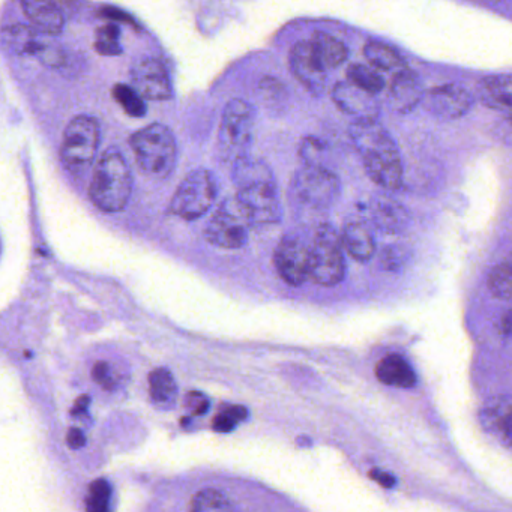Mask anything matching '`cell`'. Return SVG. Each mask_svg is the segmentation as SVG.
Wrapping results in <instances>:
<instances>
[{
  "instance_id": "obj_1",
  "label": "cell",
  "mask_w": 512,
  "mask_h": 512,
  "mask_svg": "<svg viewBox=\"0 0 512 512\" xmlns=\"http://www.w3.org/2000/svg\"><path fill=\"white\" fill-rule=\"evenodd\" d=\"M349 137L356 152L361 155L368 178L388 191L403 185V163L397 143L385 127L377 121L353 122Z\"/></svg>"
},
{
  "instance_id": "obj_2",
  "label": "cell",
  "mask_w": 512,
  "mask_h": 512,
  "mask_svg": "<svg viewBox=\"0 0 512 512\" xmlns=\"http://www.w3.org/2000/svg\"><path fill=\"white\" fill-rule=\"evenodd\" d=\"M133 193V175L127 160L119 152L107 151L98 161L89 196L103 212L122 211Z\"/></svg>"
},
{
  "instance_id": "obj_3",
  "label": "cell",
  "mask_w": 512,
  "mask_h": 512,
  "mask_svg": "<svg viewBox=\"0 0 512 512\" xmlns=\"http://www.w3.org/2000/svg\"><path fill=\"white\" fill-rule=\"evenodd\" d=\"M137 166L151 178L164 179L173 172L178 158L175 136L166 125L152 124L130 139Z\"/></svg>"
},
{
  "instance_id": "obj_4",
  "label": "cell",
  "mask_w": 512,
  "mask_h": 512,
  "mask_svg": "<svg viewBox=\"0 0 512 512\" xmlns=\"http://www.w3.org/2000/svg\"><path fill=\"white\" fill-rule=\"evenodd\" d=\"M346 275L344 248L341 235L331 224H322L314 235L310 247L308 280L319 286H337Z\"/></svg>"
},
{
  "instance_id": "obj_5",
  "label": "cell",
  "mask_w": 512,
  "mask_h": 512,
  "mask_svg": "<svg viewBox=\"0 0 512 512\" xmlns=\"http://www.w3.org/2000/svg\"><path fill=\"white\" fill-rule=\"evenodd\" d=\"M254 125L256 113L251 104L242 100L227 104L218 133V149L224 161L235 163L239 158L247 157L253 143Z\"/></svg>"
},
{
  "instance_id": "obj_6",
  "label": "cell",
  "mask_w": 512,
  "mask_h": 512,
  "mask_svg": "<svg viewBox=\"0 0 512 512\" xmlns=\"http://www.w3.org/2000/svg\"><path fill=\"white\" fill-rule=\"evenodd\" d=\"M341 193L340 179L323 166L305 164L295 173L292 196L304 208L323 211L335 205Z\"/></svg>"
},
{
  "instance_id": "obj_7",
  "label": "cell",
  "mask_w": 512,
  "mask_h": 512,
  "mask_svg": "<svg viewBox=\"0 0 512 512\" xmlns=\"http://www.w3.org/2000/svg\"><path fill=\"white\" fill-rule=\"evenodd\" d=\"M250 218L235 197L224 200L209 220L205 238L209 244L226 250H239L248 242Z\"/></svg>"
},
{
  "instance_id": "obj_8",
  "label": "cell",
  "mask_w": 512,
  "mask_h": 512,
  "mask_svg": "<svg viewBox=\"0 0 512 512\" xmlns=\"http://www.w3.org/2000/svg\"><path fill=\"white\" fill-rule=\"evenodd\" d=\"M217 184L214 176L205 169L191 172L182 181L170 202V212L187 221L199 220L214 205Z\"/></svg>"
},
{
  "instance_id": "obj_9",
  "label": "cell",
  "mask_w": 512,
  "mask_h": 512,
  "mask_svg": "<svg viewBox=\"0 0 512 512\" xmlns=\"http://www.w3.org/2000/svg\"><path fill=\"white\" fill-rule=\"evenodd\" d=\"M100 145V127L94 118L77 116L68 124L61 155L65 166L73 172L88 169Z\"/></svg>"
},
{
  "instance_id": "obj_10",
  "label": "cell",
  "mask_w": 512,
  "mask_h": 512,
  "mask_svg": "<svg viewBox=\"0 0 512 512\" xmlns=\"http://www.w3.org/2000/svg\"><path fill=\"white\" fill-rule=\"evenodd\" d=\"M236 199L247 212L251 226H268L280 221L281 202L275 179L239 187Z\"/></svg>"
},
{
  "instance_id": "obj_11",
  "label": "cell",
  "mask_w": 512,
  "mask_h": 512,
  "mask_svg": "<svg viewBox=\"0 0 512 512\" xmlns=\"http://www.w3.org/2000/svg\"><path fill=\"white\" fill-rule=\"evenodd\" d=\"M275 266L287 284L302 286L308 280L310 247L298 236H286L275 250Z\"/></svg>"
},
{
  "instance_id": "obj_12",
  "label": "cell",
  "mask_w": 512,
  "mask_h": 512,
  "mask_svg": "<svg viewBox=\"0 0 512 512\" xmlns=\"http://www.w3.org/2000/svg\"><path fill=\"white\" fill-rule=\"evenodd\" d=\"M422 103H425L428 112L437 119L455 121L470 112L475 104V97L463 86L443 85L425 94Z\"/></svg>"
},
{
  "instance_id": "obj_13",
  "label": "cell",
  "mask_w": 512,
  "mask_h": 512,
  "mask_svg": "<svg viewBox=\"0 0 512 512\" xmlns=\"http://www.w3.org/2000/svg\"><path fill=\"white\" fill-rule=\"evenodd\" d=\"M133 89L142 98L164 101L172 97V83L166 67L157 59L145 58L131 68Z\"/></svg>"
},
{
  "instance_id": "obj_14",
  "label": "cell",
  "mask_w": 512,
  "mask_h": 512,
  "mask_svg": "<svg viewBox=\"0 0 512 512\" xmlns=\"http://www.w3.org/2000/svg\"><path fill=\"white\" fill-rule=\"evenodd\" d=\"M335 106L350 118L358 121H377L380 104L377 95L370 94L350 82H338L332 89Z\"/></svg>"
},
{
  "instance_id": "obj_15",
  "label": "cell",
  "mask_w": 512,
  "mask_h": 512,
  "mask_svg": "<svg viewBox=\"0 0 512 512\" xmlns=\"http://www.w3.org/2000/svg\"><path fill=\"white\" fill-rule=\"evenodd\" d=\"M41 32L28 26H16L11 29L8 40L16 53L22 56H32L40 59L43 64L56 68L64 64L62 50L53 41L41 38Z\"/></svg>"
},
{
  "instance_id": "obj_16",
  "label": "cell",
  "mask_w": 512,
  "mask_h": 512,
  "mask_svg": "<svg viewBox=\"0 0 512 512\" xmlns=\"http://www.w3.org/2000/svg\"><path fill=\"white\" fill-rule=\"evenodd\" d=\"M425 91L421 79L409 68L404 67L394 73L391 85L386 92L389 109L400 115L413 112L424 100Z\"/></svg>"
},
{
  "instance_id": "obj_17",
  "label": "cell",
  "mask_w": 512,
  "mask_h": 512,
  "mask_svg": "<svg viewBox=\"0 0 512 512\" xmlns=\"http://www.w3.org/2000/svg\"><path fill=\"white\" fill-rule=\"evenodd\" d=\"M290 70L295 79L311 94L322 95L326 88V73H323L311 55L308 41H299L290 50Z\"/></svg>"
},
{
  "instance_id": "obj_18",
  "label": "cell",
  "mask_w": 512,
  "mask_h": 512,
  "mask_svg": "<svg viewBox=\"0 0 512 512\" xmlns=\"http://www.w3.org/2000/svg\"><path fill=\"white\" fill-rule=\"evenodd\" d=\"M482 427L496 437L505 448L511 446V400L508 395H497L485 401L479 412Z\"/></svg>"
},
{
  "instance_id": "obj_19",
  "label": "cell",
  "mask_w": 512,
  "mask_h": 512,
  "mask_svg": "<svg viewBox=\"0 0 512 512\" xmlns=\"http://www.w3.org/2000/svg\"><path fill=\"white\" fill-rule=\"evenodd\" d=\"M23 11L31 20L32 28L41 34L56 37L64 29V14L55 0H20Z\"/></svg>"
},
{
  "instance_id": "obj_20",
  "label": "cell",
  "mask_w": 512,
  "mask_h": 512,
  "mask_svg": "<svg viewBox=\"0 0 512 512\" xmlns=\"http://www.w3.org/2000/svg\"><path fill=\"white\" fill-rule=\"evenodd\" d=\"M512 79L509 74H499L482 79L476 88V97L482 106L494 112L511 115L512 109Z\"/></svg>"
},
{
  "instance_id": "obj_21",
  "label": "cell",
  "mask_w": 512,
  "mask_h": 512,
  "mask_svg": "<svg viewBox=\"0 0 512 512\" xmlns=\"http://www.w3.org/2000/svg\"><path fill=\"white\" fill-rule=\"evenodd\" d=\"M308 43H310L314 62L323 73L337 70L347 61V56H349L347 47L337 38L325 34V32H314Z\"/></svg>"
},
{
  "instance_id": "obj_22",
  "label": "cell",
  "mask_w": 512,
  "mask_h": 512,
  "mask_svg": "<svg viewBox=\"0 0 512 512\" xmlns=\"http://www.w3.org/2000/svg\"><path fill=\"white\" fill-rule=\"evenodd\" d=\"M370 211L374 226L382 230L383 233L403 232L409 223L406 209L389 197L374 199L371 202Z\"/></svg>"
},
{
  "instance_id": "obj_23",
  "label": "cell",
  "mask_w": 512,
  "mask_h": 512,
  "mask_svg": "<svg viewBox=\"0 0 512 512\" xmlns=\"http://www.w3.org/2000/svg\"><path fill=\"white\" fill-rule=\"evenodd\" d=\"M341 244L353 259L361 263L371 260L376 251L373 233L368 224L362 223V221H352L344 227Z\"/></svg>"
},
{
  "instance_id": "obj_24",
  "label": "cell",
  "mask_w": 512,
  "mask_h": 512,
  "mask_svg": "<svg viewBox=\"0 0 512 512\" xmlns=\"http://www.w3.org/2000/svg\"><path fill=\"white\" fill-rule=\"evenodd\" d=\"M376 376L383 385L394 388H413L416 385V373L407 359L400 355H388L377 364Z\"/></svg>"
},
{
  "instance_id": "obj_25",
  "label": "cell",
  "mask_w": 512,
  "mask_h": 512,
  "mask_svg": "<svg viewBox=\"0 0 512 512\" xmlns=\"http://www.w3.org/2000/svg\"><path fill=\"white\" fill-rule=\"evenodd\" d=\"M364 56L371 67L386 73H397L398 70L406 67L404 59L392 47L379 41H368L364 46Z\"/></svg>"
},
{
  "instance_id": "obj_26",
  "label": "cell",
  "mask_w": 512,
  "mask_h": 512,
  "mask_svg": "<svg viewBox=\"0 0 512 512\" xmlns=\"http://www.w3.org/2000/svg\"><path fill=\"white\" fill-rule=\"evenodd\" d=\"M149 392L155 403L172 407L178 397L175 377L167 368H157L149 374Z\"/></svg>"
},
{
  "instance_id": "obj_27",
  "label": "cell",
  "mask_w": 512,
  "mask_h": 512,
  "mask_svg": "<svg viewBox=\"0 0 512 512\" xmlns=\"http://www.w3.org/2000/svg\"><path fill=\"white\" fill-rule=\"evenodd\" d=\"M347 82L353 83L373 95L380 94L385 89V80H383L382 74L371 65H350L347 68Z\"/></svg>"
},
{
  "instance_id": "obj_28",
  "label": "cell",
  "mask_w": 512,
  "mask_h": 512,
  "mask_svg": "<svg viewBox=\"0 0 512 512\" xmlns=\"http://www.w3.org/2000/svg\"><path fill=\"white\" fill-rule=\"evenodd\" d=\"M232 509H235V506L230 502L229 497L217 488H205L199 491L191 502V511L194 512L232 511Z\"/></svg>"
},
{
  "instance_id": "obj_29",
  "label": "cell",
  "mask_w": 512,
  "mask_h": 512,
  "mask_svg": "<svg viewBox=\"0 0 512 512\" xmlns=\"http://www.w3.org/2000/svg\"><path fill=\"white\" fill-rule=\"evenodd\" d=\"M487 286L494 298L500 299V301L511 299V263L509 260H505L491 269Z\"/></svg>"
},
{
  "instance_id": "obj_30",
  "label": "cell",
  "mask_w": 512,
  "mask_h": 512,
  "mask_svg": "<svg viewBox=\"0 0 512 512\" xmlns=\"http://www.w3.org/2000/svg\"><path fill=\"white\" fill-rule=\"evenodd\" d=\"M113 97L121 104L122 109L133 118H143L146 115L145 101L130 86L116 85L113 89Z\"/></svg>"
},
{
  "instance_id": "obj_31",
  "label": "cell",
  "mask_w": 512,
  "mask_h": 512,
  "mask_svg": "<svg viewBox=\"0 0 512 512\" xmlns=\"http://www.w3.org/2000/svg\"><path fill=\"white\" fill-rule=\"evenodd\" d=\"M119 37H121V29L116 25H106L97 31V43L95 49L100 55L104 56H118L122 53L121 44H119Z\"/></svg>"
},
{
  "instance_id": "obj_32",
  "label": "cell",
  "mask_w": 512,
  "mask_h": 512,
  "mask_svg": "<svg viewBox=\"0 0 512 512\" xmlns=\"http://www.w3.org/2000/svg\"><path fill=\"white\" fill-rule=\"evenodd\" d=\"M110 496L112 488L106 479H97L89 485L88 497H86V506L92 512H104L109 509Z\"/></svg>"
},
{
  "instance_id": "obj_33",
  "label": "cell",
  "mask_w": 512,
  "mask_h": 512,
  "mask_svg": "<svg viewBox=\"0 0 512 512\" xmlns=\"http://www.w3.org/2000/svg\"><path fill=\"white\" fill-rule=\"evenodd\" d=\"M248 416V410L244 406H230L221 410L214 419V430L218 433H230L235 430Z\"/></svg>"
},
{
  "instance_id": "obj_34",
  "label": "cell",
  "mask_w": 512,
  "mask_h": 512,
  "mask_svg": "<svg viewBox=\"0 0 512 512\" xmlns=\"http://www.w3.org/2000/svg\"><path fill=\"white\" fill-rule=\"evenodd\" d=\"M92 377L104 389L115 388V377H113L112 367L107 362L101 361L95 364L94 370H92Z\"/></svg>"
},
{
  "instance_id": "obj_35",
  "label": "cell",
  "mask_w": 512,
  "mask_h": 512,
  "mask_svg": "<svg viewBox=\"0 0 512 512\" xmlns=\"http://www.w3.org/2000/svg\"><path fill=\"white\" fill-rule=\"evenodd\" d=\"M185 407H187L193 415H205L209 410V400L202 392L191 391L190 394H187V397H185Z\"/></svg>"
},
{
  "instance_id": "obj_36",
  "label": "cell",
  "mask_w": 512,
  "mask_h": 512,
  "mask_svg": "<svg viewBox=\"0 0 512 512\" xmlns=\"http://www.w3.org/2000/svg\"><path fill=\"white\" fill-rule=\"evenodd\" d=\"M67 443L71 449H82L86 445V436L79 428H71L67 434Z\"/></svg>"
},
{
  "instance_id": "obj_37",
  "label": "cell",
  "mask_w": 512,
  "mask_h": 512,
  "mask_svg": "<svg viewBox=\"0 0 512 512\" xmlns=\"http://www.w3.org/2000/svg\"><path fill=\"white\" fill-rule=\"evenodd\" d=\"M371 479L377 482V484L382 485L385 488H392L395 485L394 475L391 473L385 472L382 469H373L370 472Z\"/></svg>"
},
{
  "instance_id": "obj_38",
  "label": "cell",
  "mask_w": 512,
  "mask_h": 512,
  "mask_svg": "<svg viewBox=\"0 0 512 512\" xmlns=\"http://www.w3.org/2000/svg\"><path fill=\"white\" fill-rule=\"evenodd\" d=\"M103 14L106 17H109V19L112 20H119V22H127L131 23L133 25V20L130 19V17L127 16V14L122 13V11L115 10V8H104Z\"/></svg>"
},
{
  "instance_id": "obj_39",
  "label": "cell",
  "mask_w": 512,
  "mask_h": 512,
  "mask_svg": "<svg viewBox=\"0 0 512 512\" xmlns=\"http://www.w3.org/2000/svg\"><path fill=\"white\" fill-rule=\"evenodd\" d=\"M89 401H91V398L86 397V395L80 397L79 400H77L76 407H74V415H83V413H86L89 407Z\"/></svg>"
}]
</instances>
